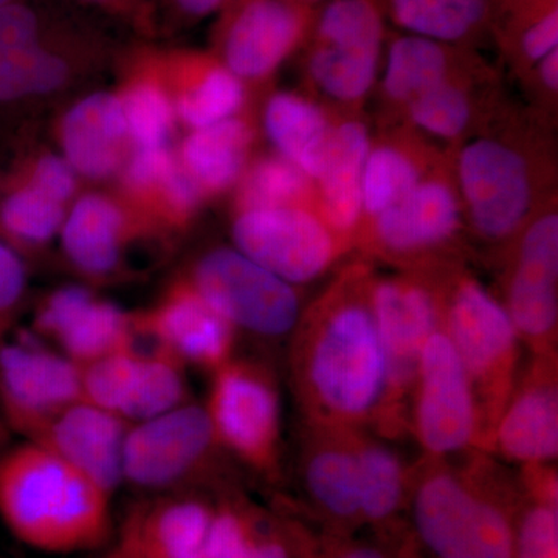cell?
Here are the masks:
<instances>
[{
    "label": "cell",
    "instance_id": "cell-1",
    "mask_svg": "<svg viewBox=\"0 0 558 558\" xmlns=\"http://www.w3.org/2000/svg\"><path fill=\"white\" fill-rule=\"evenodd\" d=\"M292 366L304 409L329 427H354L379 413L387 363L369 288L343 282L311 312L293 347Z\"/></svg>",
    "mask_w": 558,
    "mask_h": 558
},
{
    "label": "cell",
    "instance_id": "cell-2",
    "mask_svg": "<svg viewBox=\"0 0 558 558\" xmlns=\"http://www.w3.org/2000/svg\"><path fill=\"white\" fill-rule=\"evenodd\" d=\"M112 494L75 465L24 440L0 454V520L47 554L86 553L112 537Z\"/></svg>",
    "mask_w": 558,
    "mask_h": 558
},
{
    "label": "cell",
    "instance_id": "cell-3",
    "mask_svg": "<svg viewBox=\"0 0 558 558\" xmlns=\"http://www.w3.org/2000/svg\"><path fill=\"white\" fill-rule=\"evenodd\" d=\"M442 323L472 380L483 439L488 440L515 389L519 330L505 304L470 277L451 286L442 303Z\"/></svg>",
    "mask_w": 558,
    "mask_h": 558
},
{
    "label": "cell",
    "instance_id": "cell-4",
    "mask_svg": "<svg viewBox=\"0 0 558 558\" xmlns=\"http://www.w3.org/2000/svg\"><path fill=\"white\" fill-rule=\"evenodd\" d=\"M418 538L436 558H515L517 524L497 498L442 468L413 495Z\"/></svg>",
    "mask_w": 558,
    "mask_h": 558
},
{
    "label": "cell",
    "instance_id": "cell-5",
    "mask_svg": "<svg viewBox=\"0 0 558 558\" xmlns=\"http://www.w3.org/2000/svg\"><path fill=\"white\" fill-rule=\"evenodd\" d=\"M385 39L379 0H326L306 43V70L330 100L355 105L373 89Z\"/></svg>",
    "mask_w": 558,
    "mask_h": 558
},
{
    "label": "cell",
    "instance_id": "cell-6",
    "mask_svg": "<svg viewBox=\"0 0 558 558\" xmlns=\"http://www.w3.org/2000/svg\"><path fill=\"white\" fill-rule=\"evenodd\" d=\"M219 442L207 409L183 403L128 428L121 480L150 494L194 490L207 476Z\"/></svg>",
    "mask_w": 558,
    "mask_h": 558
},
{
    "label": "cell",
    "instance_id": "cell-7",
    "mask_svg": "<svg viewBox=\"0 0 558 558\" xmlns=\"http://www.w3.org/2000/svg\"><path fill=\"white\" fill-rule=\"evenodd\" d=\"M459 197L483 240H509L534 208V175L527 157L495 137L470 140L457 159Z\"/></svg>",
    "mask_w": 558,
    "mask_h": 558
},
{
    "label": "cell",
    "instance_id": "cell-8",
    "mask_svg": "<svg viewBox=\"0 0 558 558\" xmlns=\"http://www.w3.org/2000/svg\"><path fill=\"white\" fill-rule=\"evenodd\" d=\"M191 286L234 329L277 339L299 326L295 288L236 248L207 253L197 263Z\"/></svg>",
    "mask_w": 558,
    "mask_h": 558
},
{
    "label": "cell",
    "instance_id": "cell-9",
    "mask_svg": "<svg viewBox=\"0 0 558 558\" xmlns=\"http://www.w3.org/2000/svg\"><path fill=\"white\" fill-rule=\"evenodd\" d=\"M205 409L220 447L256 472L275 473L281 409L277 387L263 366L230 359L213 371Z\"/></svg>",
    "mask_w": 558,
    "mask_h": 558
},
{
    "label": "cell",
    "instance_id": "cell-10",
    "mask_svg": "<svg viewBox=\"0 0 558 558\" xmlns=\"http://www.w3.org/2000/svg\"><path fill=\"white\" fill-rule=\"evenodd\" d=\"M413 392L414 432L432 457H450L483 438L475 389L444 329L422 349Z\"/></svg>",
    "mask_w": 558,
    "mask_h": 558
},
{
    "label": "cell",
    "instance_id": "cell-11",
    "mask_svg": "<svg viewBox=\"0 0 558 558\" xmlns=\"http://www.w3.org/2000/svg\"><path fill=\"white\" fill-rule=\"evenodd\" d=\"M80 400V366L38 337H11L0 348V416L11 433L33 440L50 418Z\"/></svg>",
    "mask_w": 558,
    "mask_h": 558
},
{
    "label": "cell",
    "instance_id": "cell-12",
    "mask_svg": "<svg viewBox=\"0 0 558 558\" xmlns=\"http://www.w3.org/2000/svg\"><path fill=\"white\" fill-rule=\"evenodd\" d=\"M238 252L289 284L322 277L339 256L341 238L307 207L245 209L233 223Z\"/></svg>",
    "mask_w": 558,
    "mask_h": 558
},
{
    "label": "cell",
    "instance_id": "cell-13",
    "mask_svg": "<svg viewBox=\"0 0 558 558\" xmlns=\"http://www.w3.org/2000/svg\"><path fill=\"white\" fill-rule=\"evenodd\" d=\"M220 10V57L241 80L266 78L303 47L317 11L296 0H226Z\"/></svg>",
    "mask_w": 558,
    "mask_h": 558
},
{
    "label": "cell",
    "instance_id": "cell-14",
    "mask_svg": "<svg viewBox=\"0 0 558 558\" xmlns=\"http://www.w3.org/2000/svg\"><path fill=\"white\" fill-rule=\"evenodd\" d=\"M369 304L387 363V391L380 410L392 409L413 392L422 349L440 329L442 304L428 284L411 278L373 282Z\"/></svg>",
    "mask_w": 558,
    "mask_h": 558
},
{
    "label": "cell",
    "instance_id": "cell-15",
    "mask_svg": "<svg viewBox=\"0 0 558 558\" xmlns=\"http://www.w3.org/2000/svg\"><path fill=\"white\" fill-rule=\"evenodd\" d=\"M558 215L548 209L529 222L517 247L506 311L520 337L548 355L558 322Z\"/></svg>",
    "mask_w": 558,
    "mask_h": 558
},
{
    "label": "cell",
    "instance_id": "cell-16",
    "mask_svg": "<svg viewBox=\"0 0 558 558\" xmlns=\"http://www.w3.org/2000/svg\"><path fill=\"white\" fill-rule=\"evenodd\" d=\"M215 502L196 490L170 492L130 510L109 554L119 558H205Z\"/></svg>",
    "mask_w": 558,
    "mask_h": 558
},
{
    "label": "cell",
    "instance_id": "cell-17",
    "mask_svg": "<svg viewBox=\"0 0 558 558\" xmlns=\"http://www.w3.org/2000/svg\"><path fill=\"white\" fill-rule=\"evenodd\" d=\"M33 336L57 344L75 365L86 366L134 344L132 319L116 304L70 286L51 293L36 312Z\"/></svg>",
    "mask_w": 558,
    "mask_h": 558
},
{
    "label": "cell",
    "instance_id": "cell-18",
    "mask_svg": "<svg viewBox=\"0 0 558 558\" xmlns=\"http://www.w3.org/2000/svg\"><path fill=\"white\" fill-rule=\"evenodd\" d=\"M132 319V329L148 336L185 365L216 371L229 362L236 329L190 284L179 286L157 310Z\"/></svg>",
    "mask_w": 558,
    "mask_h": 558
},
{
    "label": "cell",
    "instance_id": "cell-19",
    "mask_svg": "<svg viewBox=\"0 0 558 558\" xmlns=\"http://www.w3.org/2000/svg\"><path fill=\"white\" fill-rule=\"evenodd\" d=\"M461 223V197L449 180L432 175L374 218L373 234L377 247L385 253L413 258L449 244Z\"/></svg>",
    "mask_w": 558,
    "mask_h": 558
},
{
    "label": "cell",
    "instance_id": "cell-20",
    "mask_svg": "<svg viewBox=\"0 0 558 558\" xmlns=\"http://www.w3.org/2000/svg\"><path fill=\"white\" fill-rule=\"evenodd\" d=\"M130 425L116 414L80 400L50 418L31 442L60 454L113 495L123 484L121 457Z\"/></svg>",
    "mask_w": 558,
    "mask_h": 558
},
{
    "label": "cell",
    "instance_id": "cell-21",
    "mask_svg": "<svg viewBox=\"0 0 558 558\" xmlns=\"http://www.w3.org/2000/svg\"><path fill=\"white\" fill-rule=\"evenodd\" d=\"M502 457L526 465H545L558 454V392L550 362L532 371L513 389L490 436Z\"/></svg>",
    "mask_w": 558,
    "mask_h": 558
},
{
    "label": "cell",
    "instance_id": "cell-22",
    "mask_svg": "<svg viewBox=\"0 0 558 558\" xmlns=\"http://www.w3.org/2000/svg\"><path fill=\"white\" fill-rule=\"evenodd\" d=\"M68 62L44 44L38 14L9 2L0 7V100L47 94L68 78Z\"/></svg>",
    "mask_w": 558,
    "mask_h": 558
},
{
    "label": "cell",
    "instance_id": "cell-23",
    "mask_svg": "<svg viewBox=\"0 0 558 558\" xmlns=\"http://www.w3.org/2000/svg\"><path fill=\"white\" fill-rule=\"evenodd\" d=\"M371 149L368 128L359 120L333 124L322 171L315 179V204L323 220L348 236L362 215V178Z\"/></svg>",
    "mask_w": 558,
    "mask_h": 558
},
{
    "label": "cell",
    "instance_id": "cell-24",
    "mask_svg": "<svg viewBox=\"0 0 558 558\" xmlns=\"http://www.w3.org/2000/svg\"><path fill=\"white\" fill-rule=\"evenodd\" d=\"M126 135L121 101L108 94L78 102L62 124L70 167L90 178H105L119 167Z\"/></svg>",
    "mask_w": 558,
    "mask_h": 558
},
{
    "label": "cell",
    "instance_id": "cell-25",
    "mask_svg": "<svg viewBox=\"0 0 558 558\" xmlns=\"http://www.w3.org/2000/svg\"><path fill=\"white\" fill-rule=\"evenodd\" d=\"M475 64L469 47L403 33L389 43L381 87L389 101L409 105L425 90Z\"/></svg>",
    "mask_w": 558,
    "mask_h": 558
},
{
    "label": "cell",
    "instance_id": "cell-26",
    "mask_svg": "<svg viewBox=\"0 0 558 558\" xmlns=\"http://www.w3.org/2000/svg\"><path fill=\"white\" fill-rule=\"evenodd\" d=\"M264 126L279 156L318 178L333 123L317 102L292 92H278L264 110Z\"/></svg>",
    "mask_w": 558,
    "mask_h": 558
},
{
    "label": "cell",
    "instance_id": "cell-27",
    "mask_svg": "<svg viewBox=\"0 0 558 558\" xmlns=\"http://www.w3.org/2000/svg\"><path fill=\"white\" fill-rule=\"evenodd\" d=\"M385 17L407 35L465 46L490 32L498 0H379Z\"/></svg>",
    "mask_w": 558,
    "mask_h": 558
},
{
    "label": "cell",
    "instance_id": "cell-28",
    "mask_svg": "<svg viewBox=\"0 0 558 558\" xmlns=\"http://www.w3.org/2000/svg\"><path fill=\"white\" fill-rule=\"evenodd\" d=\"M123 218L105 197L87 196L75 205L62 229V247L76 269L102 277L120 260Z\"/></svg>",
    "mask_w": 558,
    "mask_h": 558
},
{
    "label": "cell",
    "instance_id": "cell-29",
    "mask_svg": "<svg viewBox=\"0 0 558 558\" xmlns=\"http://www.w3.org/2000/svg\"><path fill=\"white\" fill-rule=\"evenodd\" d=\"M490 33L510 60L532 69L558 50V0H498Z\"/></svg>",
    "mask_w": 558,
    "mask_h": 558
},
{
    "label": "cell",
    "instance_id": "cell-30",
    "mask_svg": "<svg viewBox=\"0 0 558 558\" xmlns=\"http://www.w3.org/2000/svg\"><path fill=\"white\" fill-rule=\"evenodd\" d=\"M304 483L315 505L330 519L362 521L354 442L332 439L312 449L304 464Z\"/></svg>",
    "mask_w": 558,
    "mask_h": 558
},
{
    "label": "cell",
    "instance_id": "cell-31",
    "mask_svg": "<svg viewBox=\"0 0 558 558\" xmlns=\"http://www.w3.org/2000/svg\"><path fill=\"white\" fill-rule=\"evenodd\" d=\"M252 138L248 124L236 117L201 128L183 145L186 171L202 189H229L240 178Z\"/></svg>",
    "mask_w": 558,
    "mask_h": 558
},
{
    "label": "cell",
    "instance_id": "cell-32",
    "mask_svg": "<svg viewBox=\"0 0 558 558\" xmlns=\"http://www.w3.org/2000/svg\"><path fill=\"white\" fill-rule=\"evenodd\" d=\"M205 558H292V553L260 513L226 498L215 502Z\"/></svg>",
    "mask_w": 558,
    "mask_h": 558
},
{
    "label": "cell",
    "instance_id": "cell-33",
    "mask_svg": "<svg viewBox=\"0 0 558 558\" xmlns=\"http://www.w3.org/2000/svg\"><path fill=\"white\" fill-rule=\"evenodd\" d=\"M185 363L165 348L140 352L137 373L121 417L128 424L160 416L186 403Z\"/></svg>",
    "mask_w": 558,
    "mask_h": 558
},
{
    "label": "cell",
    "instance_id": "cell-34",
    "mask_svg": "<svg viewBox=\"0 0 558 558\" xmlns=\"http://www.w3.org/2000/svg\"><path fill=\"white\" fill-rule=\"evenodd\" d=\"M357 459L360 517L368 523H387L405 497V472L398 454L374 440L354 442Z\"/></svg>",
    "mask_w": 558,
    "mask_h": 558
},
{
    "label": "cell",
    "instance_id": "cell-35",
    "mask_svg": "<svg viewBox=\"0 0 558 558\" xmlns=\"http://www.w3.org/2000/svg\"><path fill=\"white\" fill-rule=\"evenodd\" d=\"M425 178L416 154L398 143L371 145L362 178V215L377 218Z\"/></svg>",
    "mask_w": 558,
    "mask_h": 558
},
{
    "label": "cell",
    "instance_id": "cell-36",
    "mask_svg": "<svg viewBox=\"0 0 558 558\" xmlns=\"http://www.w3.org/2000/svg\"><path fill=\"white\" fill-rule=\"evenodd\" d=\"M315 201V182L284 157H267L253 165L241 186L245 209L306 207Z\"/></svg>",
    "mask_w": 558,
    "mask_h": 558
},
{
    "label": "cell",
    "instance_id": "cell-37",
    "mask_svg": "<svg viewBox=\"0 0 558 558\" xmlns=\"http://www.w3.org/2000/svg\"><path fill=\"white\" fill-rule=\"evenodd\" d=\"M470 69L425 90L407 105L414 128L440 140H457L469 130L475 109L462 83Z\"/></svg>",
    "mask_w": 558,
    "mask_h": 558
},
{
    "label": "cell",
    "instance_id": "cell-38",
    "mask_svg": "<svg viewBox=\"0 0 558 558\" xmlns=\"http://www.w3.org/2000/svg\"><path fill=\"white\" fill-rule=\"evenodd\" d=\"M197 83L179 101L180 117L196 130L233 119L244 105L242 80L223 64L205 65Z\"/></svg>",
    "mask_w": 558,
    "mask_h": 558
},
{
    "label": "cell",
    "instance_id": "cell-39",
    "mask_svg": "<svg viewBox=\"0 0 558 558\" xmlns=\"http://www.w3.org/2000/svg\"><path fill=\"white\" fill-rule=\"evenodd\" d=\"M62 218V205L32 185L11 194L0 211L7 233L27 244L49 241L60 229Z\"/></svg>",
    "mask_w": 558,
    "mask_h": 558
},
{
    "label": "cell",
    "instance_id": "cell-40",
    "mask_svg": "<svg viewBox=\"0 0 558 558\" xmlns=\"http://www.w3.org/2000/svg\"><path fill=\"white\" fill-rule=\"evenodd\" d=\"M128 134L140 148L163 146L171 124V108L167 95L156 86L134 87L121 102Z\"/></svg>",
    "mask_w": 558,
    "mask_h": 558
},
{
    "label": "cell",
    "instance_id": "cell-41",
    "mask_svg": "<svg viewBox=\"0 0 558 558\" xmlns=\"http://www.w3.org/2000/svg\"><path fill=\"white\" fill-rule=\"evenodd\" d=\"M515 558H558L557 506H529L517 523Z\"/></svg>",
    "mask_w": 558,
    "mask_h": 558
},
{
    "label": "cell",
    "instance_id": "cell-42",
    "mask_svg": "<svg viewBox=\"0 0 558 558\" xmlns=\"http://www.w3.org/2000/svg\"><path fill=\"white\" fill-rule=\"evenodd\" d=\"M27 274L21 256L0 241V348L13 336L16 310L24 296Z\"/></svg>",
    "mask_w": 558,
    "mask_h": 558
},
{
    "label": "cell",
    "instance_id": "cell-43",
    "mask_svg": "<svg viewBox=\"0 0 558 558\" xmlns=\"http://www.w3.org/2000/svg\"><path fill=\"white\" fill-rule=\"evenodd\" d=\"M174 168V160L163 146L140 148L128 167V182L135 189L163 185Z\"/></svg>",
    "mask_w": 558,
    "mask_h": 558
},
{
    "label": "cell",
    "instance_id": "cell-44",
    "mask_svg": "<svg viewBox=\"0 0 558 558\" xmlns=\"http://www.w3.org/2000/svg\"><path fill=\"white\" fill-rule=\"evenodd\" d=\"M32 186L62 205L75 190V175L68 161L54 156L44 157L33 174Z\"/></svg>",
    "mask_w": 558,
    "mask_h": 558
},
{
    "label": "cell",
    "instance_id": "cell-45",
    "mask_svg": "<svg viewBox=\"0 0 558 558\" xmlns=\"http://www.w3.org/2000/svg\"><path fill=\"white\" fill-rule=\"evenodd\" d=\"M161 189L165 190L168 201L178 209L193 208L199 199L201 186L191 178L189 171L179 170L178 167L171 171Z\"/></svg>",
    "mask_w": 558,
    "mask_h": 558
},
{
    "label": "cell",
    "instance_id": "cell-46",
    "mask_svg": "<svg viewBox=\"0 0 558 558\" xmlns=\"http://www.w3.org/2000/svg\"><path fill=\"white\" fill-rule=\"evenodd\" d=\"M537 72L539 86L548 94H557L558 90V50L550 51L543 60L532 68Z\"/></svg>",
    "mask_w": 558,
    "mask_h": 558
},
{
    "label": "cell",
    "instance_id": "cell-47",
    "mask_svg": "<svg viewBox=\"0 0 558 558\" xmlns=\"http://www.w3.org/2000/svg\"><path fill=\"white\" fill-rule=\"evenodd\" d=\"M226 0H175L183 13L193 17L208 16V14L219 11Z\"/></svg>",
    "mask_w": 558,
    "mask_h": 558
},
{
    "label": "cell",
    "instance_id": "cell-48",
    "mask_svg": "<svg viewBox=\"0 0 558 558\" xmlns=\"http://www.w3.org/2000/svg\"><path fill=\"white\" fill-rule=\"evenodd\" d=\"M330 558H388L379 548L369 545H354L339 550Z\"/></svg>",
    "mask_w": 558,
    "mask_h": 558
},
{
    "label": "cell",
    "instance_id": "cell-49",
    "mask_svg": "<svg viewBox=\"0 0 558 558\" xmlns=\"http://www.w3.org/2000/svg\"><path fill=\"white\" fill-rule=\"evenodd\" d=\"M11 435H13V433H11L9 425H7L3 417L0 416V454L11 446Z\"/></svg>",
    "mask_w": 558,
    "mask_h": 558
},
{
    "label": "cell",
    "instance_id": "cell-50",
    "mask_svg": "<svg viewBox=\"0 0 558 558\" xmlns=\"http://www.w3.org/2000/svg\"><path fill=\"white\" fill-rule=\"evenodd\" d=\"M296 2L304 3V5L315 7V9H317V7L325 3L326 0H296Z\"/></svg>",
    "mask_w": 558,
    "mask_h": 558
},
{
    "label": "cell",
    "instance_id": "cell-51",
    "mask_svg": "<svg viewBox=\"0 0 558 558\" xmlns=\"http://www.w3.org/2000/svg\"><path fill=\"white\" fill-rule=\"evenodd\" d=\"M10 0H0V7L5 5V3H9Z\"/></svg>",
    "mask_w": 558,
    "mask_h": 558
},
{
    "label": "cell",
    "instance_id": "cell-52",
    "mask_svg": "<svg viewBox=\"0 0 558 558\" xmlns=\"http://www.w3.org/2000/svg\"><path fill=\"white\" fill-rule=\"evenodd\" d=\"M105 558H119V557L112 556V554L108 553V556H106Z\"/></svg>",
    "mask_w": 558,
    "mask_h": 558
},
{
    "label": "cell",
    "instance_id": "cell-53",
    "mask_svg": "<svg viewBox=\"0 0 558 558\" xmlns=\"http://www.w3.org/2000/svg\"><path fill=\"white\" fill-rule=\"evenodd\" d=\"M97 2H109V0H97Z\"/></svg>",
    "mask_w": 558,
    "mask_h": 558
}]
</instances>
